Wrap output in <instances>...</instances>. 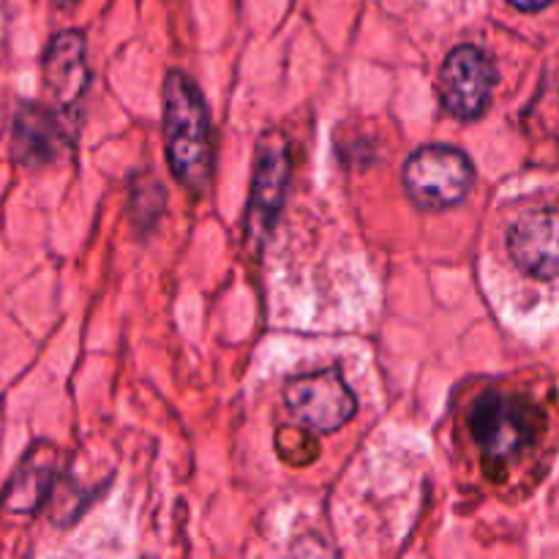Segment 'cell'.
I'll return each instance as SVG.
<instances>
[{
	"mask_svg": "<svg viewBox=\"0 0 559 559\" xmlns=\"http://www.w3.org/2000/svg\"><path fill=\"white\" fill-rule=\"evenodd\" d=\"M164 142L175 178L191 191H205L213 173L211 112L197 82L183 71L164 80Z\"/></svg>",
	"mask_w": 559,
	"mask_h": 559,
	"instance_id": "6da1fadb",
	"label": "cell"
},
{
	"mask_svg": "<svg viewBox=\"0 0 559 559\" xmlns=\"http://www.w3.org/2000/svg\"><path fill=\"white\" fill-rule=\"evenodd\" d=\"M540 426L544 418L538 407L530 399L513 393H484L469 413V429L491 467H502L513 456L527 451L538 440Z\"/></svg>",
	"mask_w": 559,
	"mask_h": 559,
	"instance_id": "7a4b0ae2",
	"label": "cell"
},
{
	"mask_svg": "<svg viewBox=\"0 0 559 559\" xmlns=\"http://www.w3.org/2000/svg\"><path fill=\"white\" fill-rule=\"evenodd\" d=\"M402 180L420 211H445L467 200L475 183V167L459 147L424 145L407 158Z\"/></svg>",
	"mask_w": 559,
	"mask_h": 559,
	"instance_id": "3957f363",
	"label": "cell"
},
{
	"mask_svg": "<svg viewBox=\"0 0 559 559\" xmlns=\"http://www.w3.org/2000/svg\"><path fill=\"white\" fill-rule=\"evenodd\" d=\"M284 404L300 424L320 435H333L358 413L355 393L336 366L289 380L284 388Z\"/></svg>",
	"mask_w": 559,
	"mask_h": 559,
	"instance_id": "277c9868",
	"label": "cell"
},
{
	"mask_svg": "<svg viewBox=\"0 0 559 559\" xmlns=\"http://www.w3.org/2000/svg\"><path fill=\"white\" fill-rule=\"evenodd\" d=\"M497 85V69L489 55L475 44L451 49L440 69L437 93L453 118L478 120L491 102Z\"/></svg>",
	"mask_w": 559,
	"mask_h": 559,
	"instance_id": "5b68a950",
	"label": "cell"
},
{
	"mask_svg": "<svg viewBox=\"0 0 559 559\" xmlns=\"http://www.w3.org/2000/svg\"><path fill=\"white\" fill-rule=\"evenodd\" d=\"M289 186V145L287 136L267 131L257 145V167L249 197V235L257 243L271 238L284 207Z\"/></svg>",
	"mask_w": 559,
	"mask_h": 559,
	"instance_id": "8992f818",
	"label": "cell"
},
{
	"mask_svg": "<svg viewBox=\"0 0 559 559\" xmlns=\"http://www.w3.org/2000/svg\"><path fill=\"white\" fill-rule=\"evenodd\" d=\"M508 254L527 276H559V211L544 207L519 216L508 229Z\"/></svg>",
	"mask_w": 559,
	"mask_h": 559,
	"instance_id": "52a82bcc",
	"label": "cell"
},
{
	"mask_svg": "<svg viewBox=\"0 0 559 559\" xmlns=\"http://www.w3.org/2000/svg\"><path fill=\"white\" fill-rule=\"evenodd\" d=\"M44 80L60 107H71L80 102L87 85L85 36L80 31H66L52 38L47 58H44Z\"/></svg>",
	"mask_w": 559,
	"mask_h": 559,
	"instance_id": "ba28073f",
	"label": "cell"
},
{
	"mask_svg": "<svg viewBox=\"0 0 559 559\" xmlns=\"http://www.w3.org/2000/svg\"><path fill=\"white\" fill-rule=\"evenodd\" d=\"M508 3H513L516 9H522V11H540V9H546L549 3H555V0H508Z\"/></svg>",
	"mask_w": 559,
	"mask_h": 559,
	"instance_id": "9c48e42d",
	"label": "cell"
},
{
	"mask_svg": "<svg viewBox=\"0 0 559 559\" xmlns=\"http://www.w3.org/2000/svg\"><path fill=\"white\" fill-rule=\"evenodd\" d=\"M63 3H76V0H63Z\"/></svg>",
	"mask_w": 559,
	"mask_h": 559,
	"instance_id": "30bf717a",
	"label": "cell"
}]
</instances>
